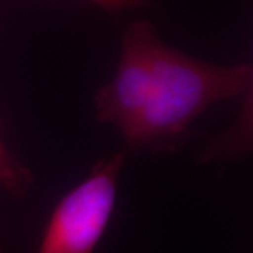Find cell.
<instances>
[{"label":"cell","mask_w":253,"mask_h":253,"mask_svg":"<svg viewBox=\"0 0 253 253\" xmlns=\"http://www.w3.org/2000/svg\"><path fill=\"white\" fill-rule=\"evenodd\" d=\"M249 63L221 66L163 42L149 21L124 33L113 79L94 96L96 117L113 126L132 152L179 148L191 123L222 100L252 90Z\"/></svg>","instance_id":"cell-1"},{"label":"cell","mask_w":253,"mask_h":253,"mask_svg":"<svg viewBox=\"0 0 253 253\" xmlns=\"http://www.w3.org/2000/svg\"><path fill=\"white\" fill-rule=\"evenodd\" d=\"M126 154L96 163L90 174L56 204L37 253H94L113 215Z\"/></svg>","instance_id":"cell-2"},{"label":"cell","mask_w":253,"mask_h":253,"mask_svg":"<svg viewBox=\"0 0 253 253\" xmlns=\"http://www.w3.org/2000/svg\"><path fill=\"white\" fill-rule=\"evenodd\" d=\"M0 186L16 197H23L33 186L30 169L7 149L0 136Z\"/></svg>","instance_id":"cell-3"},{"label":"cell","mask_w":253,"mask_h":253,"mask_svg":"<svg viewBox=\"0 0 253 253\" xmlns=\"http://www.w3.org/2000/svg\"><path fill=\"white\" fill-rule=\"evenodd\" d=\"M89 1H93L100 7L110 11H120L131 7L145 6L149 3V0H89Z\"/></svg>","instance_id":"cell-4"}]
</instances>
